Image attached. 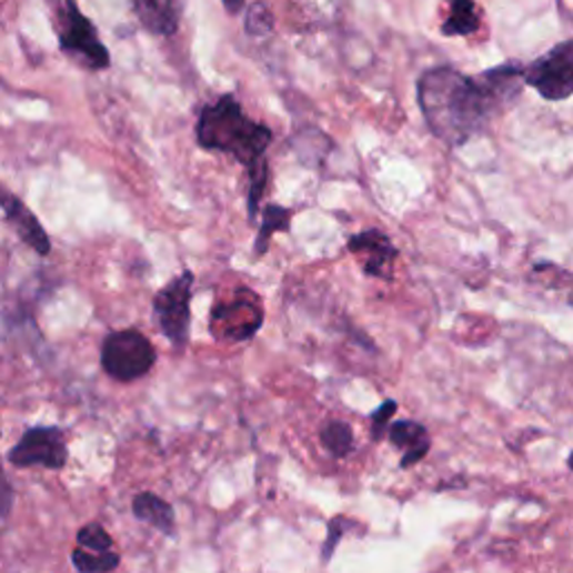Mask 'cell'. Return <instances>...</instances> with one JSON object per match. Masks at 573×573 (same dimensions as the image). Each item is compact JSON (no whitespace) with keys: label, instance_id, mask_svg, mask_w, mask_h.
<instances>
[{"label":"cell","instance_id":"cell-1","mask_svg":"<svg viewBox=\"0 0 573 573\" xmlns=\"http://www.w3.org/2000/svg\"><path fill=\"white\" fill-rule=\"evenodd\" d=\"M524 86V68L517 61L484 70L480 77L438 66L419 77L416 99L430 132L446 147L462 149L520 99Z\"/></svg>","mask_w":573,"mask_h":573},{"label":"cell","instance_id":"cell-2","mask_svg":"<svg viewBox=\"0 0 573 573\" xmlns=\"http://www.w3.org/2000/svg\"><path fill=\"white\" fill-rule=\"evenodd\" d=\"M195 139L200 149L209 153L231 155L238 164L244 167L249 178L247 211L249 220L253 222L258 218L260 200L264 198L269 187L267 151L269 143L273 141L271 128L253 121L233 94H222L218 101L207 103L200 110Z\"/></svg>","mask_w":573,"mask_h":573},{"label":"cell","instance_id":"cell-3","mask_svg":"<svg viewBox=\"0 0 573 573\" xmlns=\"http://www.w3.org/2000/svg\"><path fill=\"white\" fill-rule=\"evenodd\" d=\"M155 363L158 350L139 330L110 332L101 343V370L119 383L143 379Z\"/></svg>","mask_w":573,"mask_h":573},{"label":"cell","instance_id":"cell-4","mask_svg":"<svg viewBox=\"0 0 573 573\" xmlns=\"http://www.w3.org/2000/svg\"><path fill=\"white\" fill-rule=\"evenodd\" d=\"M57 37L61 52L77 66L99 72L110 68V52L101 43L94 23L79 10L77 0H66L57 14Z\"/></svg>","mask_w":573,"mask_h":573},{"label":"cell","instance_id":"cell-5","mask_svg":"<svg viewBox=\"0 0 573 573\" xmlns=\"http://www.w3.org/2000/svg\"><path fill=\"white\" fill-rule=\"evenodd\" d=\"M195 273L191 269L175 275L153 299V316L158 330L167 336L171 348L182 354L191 336V299Z\"/></svg>","mask_w":573,"mask_h":573},{"label":"cell","instance_id":"cell-6","mask_svg":"<svg viewBox=\"0 0 573 573\" xmlns=\"http://www.w3.org/2000/svg\"><path fill=\"white\" fill-rule=\"evenodd\" d=\"M68 460V440L59 425H30L8 453V462L17 469L41 466L48 471H63Z\"/></svg>","mask_w":573,"mask_h":573},{"label":"cell","instance_id":"cell-7","mask_svg":"<svg viewBox=\"0 0 573 573\" xmlns=\"http://www.w3.org/2000/svg\"><path fill=\"white\" fill-rule=\"evenodd\" d=\"M262 321V301L251 290H247V286H240L231 301L215 303L211 312V334L218 341L242 343L258 334Z\"/></svg>","mask_w":573,"mask_h":573},{"label":"cell","instance_id":"cell-8","mask_svg":"<svg viewBox=\"0 0 573 573\" xmlns=\"http://www.w3.org/2000/svg\"><path fill=\"white\" fill-rule=\"evenodd\" d=\"M524 83L546 101L573 97V41L553 46L524 68Z\"/></svg>","mask_w":573,"mask_h":573},{"label":"cell","instance_id":"cell-9","mask_svg":"<svg viewBox=\"0 0 573 573\" xmlns=\"http://www.w3.org/2000/svg\"><path fill=\"white\" fill-rule=\"evenodd\" d=\"M348 251L363 260L365 275L392 280L399 249L392 244L388 233L379 229H365L348 240Z\"/></svg>","mask_w":573,"mask_h":573},{"label":"cell","instance_id":"cell-10","mask_svg":"<svg viewBox=\"0 0 573 573\" xmlns=\"http://www.w3.org/2000/svg\"><path fill=\"white\" fill-rule=\"evenodd\" d=\"M0 209L6 211V220L8 224L17 231V235L39 255L48 258L52 251V240L48 235V231L43 229L41 220L32 213V209L19 198L14 195L8 187L0 184Z\"/></svg>","mask_w":573,"mask_h":573},{"label":"cell","instance_id":"cell-11","mask_svg":"<svg viewBox=\"0 0 573 573\" xmlns=\"http://www.w3.org/2000/svg\"><path fill=\"white\" fill-rule=\"evenodd\" d=\"M132 14L153 37H173L180 30L184 0H132Z\"/></svg>","mask_w":573,"mask_h":573},{"label":"cell","instance_id":"cell-12","mask_svg":"<svg viewBox=\"0 0 573 573\" xmlns=\"http://www.w3.org/2000/svg\"><path fill=\"white\" fill-rule=\"evenodd\" d=\"M388 440L399 451H403V458L399 462L401 469H412L414 464L425 460V455L430 453L428 428L419 421H412V419L390 423L388 425Z\"/></svg>","mask_w":573,"mask_h":573},{"label":"cell","instance_id":"cell-13","mask_svg":"<svg viewBox=\"0 0 573 573\" xmlns=\"http://www.w3.org/2000/svg\"><path fill=\"white\" fill-rule=\"evenodd\" d=\"M132 515L139 522H147L155 531L173 537L178 533L175 509L153 491H141L132 500Z\"/></svg>","mask_w":573,"mask_h":573},{"label":"cell","instance_id":"cell-14","mask_svg":"<svg viewBox=\"0 0 573 573\" xmlns=\"http://www.w3.org/2000/svg\"><path fill=\"white\" fill-rule=\"evenodd\" d=\"M449 17L442 23L444 37H471L480 30V8L475 0H446Z\"/></svg>","mask_w":573,"mask_h":573},{"label":"cell","instance_id":"cell-15","mask_svg":"<svg viewBox=\"0 0 573 573\" xmlns=\"http://www.w3.org/2000/svg\"><path fill=\"white\" fill-rule=\"evenodd\" d=\"M292 218H294V211L286 207H280V204H267L262 209V220H260V229H258V238H255V247H253L258 258L267 253L273 233L292 231Z\"/></svg>","mask_w":573,"mask_h":573},{"label":"cell","instance_id":"cell-16","mask_svg":"<svg viewBox=\"0 0 573 573\" xmlns=\"http://www.w3.org/2000/svg\"><path fill=\"white\" fill-rule=\"evenodd\" d=\"M72 560V566L79 571V573H108V571H114L119 569L121 564V555L112 549L108 551H88L83 546H77L70 555Z\"/></svg>","mask_w":573,"mask_h":573},{"label":"cell","instance_id":"cell-17","mask_svg":"<svg viewBox=\"0 0 573 573\" xmlns=\"http://www.w3.org/2000/svg\"><path fill=\"white\" fill-rule=\"evenodd\" d=\"M321 442L325 446V451L336 458L343 460L345 455L352 453L354 449V433H352V425L341 421V419H332L323 425L321 430Z\"/></svg>","mask_w":573,"mask_h":573},{"label":"cell","instance_id":"cell-18","mask_svg":"<svg viewBox=\"0 0 573 573\" xmlns=\"http://www.w3.org/2000/svg\"><path fill=\"white\" fill-rule=\"evenodd\" d=\"M244 30L249 37H267L273 30V14L267 3L258 0L244 14Z\"/></svg>","mask_w":573,"mask_h":573},{"label":"cell","instance_id":"cell-19","mask_svg":"<svg viewBox=\"0 0 573 573\" xmlns=\"http://www.w3.org/2000/svg\"><path fill=\"white\" fill-rule=\"evenodd\" d=\"M77 542H79V546H83L88 551H108V549H112V537L103 529V524H99V522H88L86 526H81L79 533H77Z\"/></svg>","mask_w":573,"mask_h":573},{"label":"cell","instance_id":"cell-20","mask_svg":"<svg viewBox=\"0 0 573 573\" xmlns=\"http://www.w3.org/2000/svg\"><path fill=\"white\" fill-rule=\"evenodd\" d=\"M396 408H399L396 401L388 399L370 414V435H372L374 442H381L388 435V425H390Z\"/></svg>","mask_w":573,"mask_h":573},{"label":"cell","instance_id":"cell-21","mask_svg":"<svg viewBox=\"0 0 573 573\" xmlns=\"http://www.w3.org/2000/svg\"><path fill=\"white\" fill-rule=\"evenodd\" d=\"M350 526H352V522H350L348 517H343V515H339V517L330 520V524H328V540H325L323 551H321V560H323V564H328V562H330V557L336 553V549H339V544H341L343 535L350 531Z\"/></svg>","mask_w":573,"mask_h":573},{"label":"cell","instance_id":"cell-22","mask_svg":"<svg viewBox=\"0 0 573 573\" xmlns=\"http://www.w3.org/2000/svg\"><path fill=\"white\" fill-rule=\"evenodd\" d=\"M14 486L10 484L3 466H0V520H8L12 515V509H14Z\"/></svg>","mask_w":573,"mask_h":573},{"label":"cell","instance_id":"cell-23","mask_svg":"<svg viewBox=\"0 0 573 573\" xmlns=\"http://www.w3.org/2000/svg\"><path fill=\"white\" fill-rule=\"evenodd\" d=\"M222 6H224V10L231 17H235V14H240L244 10V0H222Z\"/></svg>","mask_w":573,"mask_h":573},{"label":"cell","instance_id":"cell-24","mask_svg":"<svg viewBox=\"0 0 573 573\" xmlns=\"http://www.w3.org/2000/svg\"><path fill=\"white\" fill-rule=\"evenodd\" d=\"M566 464H569V469H571V471H573V453H571V455H569V460H566Z\"/></svg>","mask_w":573,"mask_h":573},{"label":"cell","instance_id":"cell-25","mask_svg":"<svg viewBox=\"0 0 573 573\" xmlns=\"http://www.w3.org/2000/svg\"><path fill=\"white\" fill-rule=\"evenodd\" d=\"M569 303H571V308H573V294H571V299H569Z\"/></svg>","mask_w":573,"mask_h":573}]
</instances>
